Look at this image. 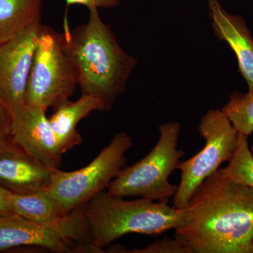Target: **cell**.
<instances>
[{
  "mask_svg": "<svg viewBox=\"0 0 253 253\" xmlns=\"http://www.w3.org/2000/svg\"><path fill=\"white\" fill-rule=\"evenodd\" d=\"M175 237L190 253H253V188L218 169L195 191Z\"/></svg>",
  "mask_w": 253,
  "mask_h": 253,
  "instance_id": "1",
  "label": "cell"
},
{
  "mask_svg": "<svg viewBox=\"0 0 253 253\" xmlns=\"http://www.w3.org/2000/svg\"><path fill=\"white\" fill-rule=\"evenodd\" d=\"M98 9H88L87 22L73 30L68 26L66 14L61 36L63 49L72 64L82 94L99 100L106 112L113 109L126 89L137 61L118 44Z\"/></svg>",
  "mask_w": 253,
  "mask_h": 253,
  "instance_id": "2",
  "label": "cell"
},
{
  "mask_svg": "<svg viewBox=\"0 0 253 253\" xmlns=\"http://www.w3.org/2000/svg\"><path fill=\"white\" fill-rule=\"evenodd\" d=\"M103 191L84 206L91 244L98 252L130 234L157 235L182 225L184 209L141 198L126 201Z\"/></svg>",
  "mask_w": 253,
  "mask_h": 253,
  "instance_id": "3",
  "label": "cell"
},
{
  "mask_svg": "<svg viewBox=\"0 0 253 253\" xmlns=\"http://www.w3.org/2000/svg\"><path fill=\"white\" fill-rule=\"evenodd\" d=\"M181 126L168 122L159 126L160 137L154 149L139 162L121 169L107 189L119 197H140L168 204L177 186L169 179L177 169L184 152L178 149Z\"/></svg>",
  "mask_w": 253,
  "mask_h": 253,
  "instance_id": "4",
  "label": "cell"
},
{
  "mask_svg": "<svg viewBox=\"0 0 253 253\" xmlns=\"http://www.w3.org/2000/svg\"><path fill=\"white\" fill-rule=\"evenodd\" d=\"M21 246L58 253L96 252L84 206L51 223L36 222L17 214L0 217V252Z\"/></svg>",
  "mask_w": 253,
  "mask_h": 253,
  "instance_id": "5",
  "label": "cell"
},
{
  "mask_svg": "<svg viewBox=\"0 0 253 253\" xmlns=\"http://www.w3.org/2000/svg\"><path fill=\"white\" fill-rule=\"evenodd\" d=\"M133 141L126 132H118L109 145L85 167L63 172L56 169L47 188L66 214L84 206L96 195L108 189L126 166V154Z\"/></svg>",
  "mask_w": 253,
  "mask_h": 253,
  "instance_id": "6",
  "label": "cell"
},
{
  "mask_svg": "<svg viewBox=\"0 0 253 253\" xmlns=\"http://www.w3.org/2000/svg\"><path fill=\"white\" fill-rule=\"evenodd\" d=\"M77 84L76 73L63 46L61 33L42 26L25 102L46 111L69 101Z\"/></svg>",
  "mask_w": 253,
  "mask_h": 253,
  "instance_id": "7",
  "label": "cell"
},
{
  "mask_svg": "<svg viewBox=\"0 0 253 253\" xmlns=\"http://www.w3.org/2000/svg\"><path fill=\"white\" fill-rule=\"evenodd\" d=\"M199 131L206 141L204 149L177 166L181 174L173 197V207L176 209L187 207L196 190L218 170L222 163L232 159L237 148L239 131L221 110L208 111L201 120Z\"/></svg>",
  "mask_w": 253,
  "mask_h": 253,
  "instance_id": "8",
  "label": "cell"
},
{
  "mask_svg": "<svg viewBox=\"0 0 253 253\" xmlns=\"http://www.w3.org/2000/svg\"><path fill=\"white\" fill-rule=\"evenodd\" d=\"M42 19L0 44V103L10 111L25 104Z\"/></svg>",
  "mask_w": 253,
  "mask_h": 253,
  "instance_id": "9",
  "label": "cell"
},
{
  "mask_svg": "<svg viewBox=\"0 0 253 253\" xmlns=\"http://www.w3.org/2000/svg\"><path fill=\"white\" fill-rule=\"evenodd\" d=\"M11 139L46 167L59 169L60 149L46 111L25 103L11 111Z\"/></svg>",
  "mask_w": 253,
  "mask_h": 253,
  "instance_id": "10",
  "label": "cell"
},
{
  "mask_svg": "<svg viewBox=\"0 0 253 253\" xmlns=\"http://www.w3.org/2000/svg\"><path fill=\"white\" fill-rule=\"evenodd\" d=\"M56 170L32 157L12 139L0 144V187L15 194L47 189Z\"/></svg>",
  "mask_w": 253,
  "mask_h": 253,
  "instance_id": "11",
  "label": "cell"
},
{
  "mask_svg": "<svg viewBox=\"0 0 253 253\" xmlns=\"http://www.w3.org/2000/svg\"><path fill=\"white\" fill-rule=\"evenodd\" d=\"M210 16L216 36L235 53L240 72L253 91V39L246 21L239 15L228 13L219 0L208 1Z\"/></svg>",
  "mask_w": 253,
  "mask_h": 253,
  "instance_id": "12",
  "label": "cell"
},
{
  "mask_svg": "<svg viewBox=\"0 0 253 253\" xmlns=\"http://www.w3.org/2000/svg\"><path fill=\"white\" fill-rule=\"evenodd\" d=\"M94 111H103L102 104L94 96L85 94L76 101L69 100L54 109L49 121L63 154L83 142L77 129L78 123Z\"/></svg>",
  "mask_w": 253,
  "mask_h": 253,
  "instance_id": "13",
  "label": "cell"
},
{
  "mask_svg": "<svg viewBox=\"0 0 253 253\" xmlns=\"http://www.w3.org/2000/svg\"><path fill=\"white\" fill-rule=\"evenodd\" d=\"M10 201L15 214L40 223H51L66 215L48 189L28 194H10Z\"/></svg>",
  "mask_w": 253,
  "mask_h": 253,
  "instance_id": "14",
  "label": "cell"
},
{
  "mask_svg": "<svg viewBox=\"0 0 253 253\" xmlns=\"http://www.w3.org/2000/svg\"><path fill=\"white\" fill-rule=\"evenodd\" d=\"M42 0H0V44L42 19Z\"/></svg>",
  "mask_w": 253,
  "mask_h": 253,
  "instance_id": "15",
  "label": "cell"
},
{
  "mask_svg": "<svg viewBox=\"0 0 253 253\" xmlns=\"http://www.w3.org/2000/svg\"><path fill=\"white\" fill-rule=\"evenodd\" d=\"M239 134L249 136L253 133V91H236L221 109Z\"/></svg>",
  "mask_w": 253,
  "mask_h": 253,
  "instance_id": "16",
  "label": "cell"
},
{
  "mask_svg": "<svg viewBox=\"0 0 253 253\" xmlns=\"http://www.w3.org/2000/svg\"><path fill=\"white\" fill-rule=\"evenodd\" d=\"M248 137L239 134L234 157L229 161L227 167L222 169L233 180L253 188V154L250 149Z\"/></svg>",
  "mask_w": 253,
  "mask_h": 253,
  "instance_id": "17",
  "label": "cell"
},
{
  "mask_svg": "<svg viewBox=\"0 0 253 253\" xmlns=\"http://www.w3.org/2000/svg\"><path fill=\"white\" fill-rule=\"evenodd\" d=\"M128 253H190L179 239H165L156 241L144 249H135Z\"/></svg>",
  "mask_w": 253,
  "mask_h": 253,
  "instance_id": "18",
  "label": "cell"
},
{
  "mask_svg": "<svg viewBox=\"0 0 253 253\" xmlns=\"http://www.w3.org/2000/svg\"><path fill=\"white\" fill-rule=\"evenodd\" d=\"M12 115L11 111L0 103V144L11 140Z\"/></svg>",
  "mask_w": 253,
  "mask_h": 253,
  "instance_id": "19",
  "label": "cell"
},
{
  "mask_svg": "<svg viewBox=\"0 0 253 253\" xmlns=\"http://www.w3.org/2000/svg\"><path fill=\"white\" fill-rule=\"evenodd\" d=\"M66 9L72 5H83L88 9L90 8L111 9L120 4V0H65Z\"/></svg>",
  "mask_w": 253,
  "mask_h": 253,
  "instance_id": "20",
  "label": "cell"
},
{
  "mask_svg": "<svg viewBox=\"0 0 253 253\" xmlns=\"http://www.w3.org/2000/svg\"><path fill=\"white\" fill-rule=\"evenodd\" d=\"M11 191L0 187V217L15 214L10 201Z\"/></svg>",
  "mask_w": 253,
  "mask_h": 253,
  "instance_id": "21",
  "label": "cell"
},
{
  "mask_svg": "<svg viewBox=\"0 0 253 253\" xmlns=\"http://www.w3.org/2000/svg\"></svg>",
  "mask_w": 253,
  "mask_h": 253,
  "instance_id": "22",
  "label": "cell"
}]
</instances>
